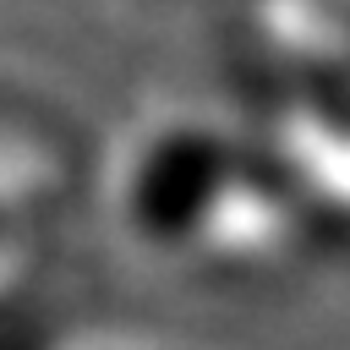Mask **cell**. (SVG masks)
Segmentation results:
<instances>
[{
    "label": "cell",
    "mask_w": 350,
    "mask_h": 350,
    "mask_svg": "<svg viewBox=\"0 0 350 350\" xmlns=\"http://www.w3.org/2000/svg\"><path fill=\"white\" fill-rule=\"evenodd\" d=\"M0 350H71L60 306L33 279H0Z\"/></svg>",
    "instance_id": "2"
},
{
    "label": "cell",
    "mask_w": 350,
    "mask_h": 350,
    "mask_svg": "<svg viewBox=\"0 0 350 350\" xmlns=\"http://www.w3.org/2000/svg\"><path fill=\"white\" fill-rule=\"evenodd\" d=\"M241 191V153L213 120H159L120 159L115 219L131 246L153 257L202 252L230 219Z\"/></svg>",
    "instance_id": "1"
}]
</instances>
